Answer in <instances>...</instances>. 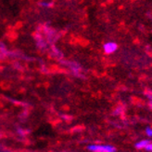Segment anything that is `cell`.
Here are the masks:
<instances>
[{"mask_svg": "<svg viewBox=\"0 0 152 152\" xmlns=\"http://www.w3.org/2000/svg\"><path fill=\"white\" fill-rule=\"evenodd\" d=\"M149 106L152 108V101H150V102H149Z\"/></svg>", "mask_w": 152, "mask_h": 152, "instance_id": "7", "label": "cell"}, {"mask_svg": "<svg viewBox=\"0 0 152 152\" xmlns=\"http://www.w3.org/2000/svg\"><path fill=\"white\" fill-rule=\"evenodd\" d=\"M52 5H53V3H51V2H45V1H43V2L40 3V6L44 7H50Z\"/></svg>", "mask_w": 152, "mask_h": 152, "instance_id": "4", "label": "cell"}, {"mask_svg": "<svg viewBox=\"0 0 152 152\" xmlns=\"http://www.w3.org/2000/svg\"><path fill=\"white\" fill-rule=\"evenodd\" d=\"M149 143H150L149 140H148V139H143V140H141V141L136 143L134 147H135L136 149H145V148L148 145Z\"/></svg>", "mask_w": 152, "mask_h": 152, "instance_id": "3", "label": "cell"}, {"mask_svg": "<svg viewBox=\"0 0 152 152\" xmlns=\"http://www.w3.org/2000/svg\"><path fill=\"white\" fill-rule=\"evenodd\" d=\"M145 133L148 136H149V137H151L152 136V128L151 127H147L146 130H145Z\"/></svg>", "mask_w": 152, "mask_h": 152, "instance_id": "5", "label": "cell"}, {"mask_svg": "<svg viewBox=\"0 0 152 152\" xmlns=\"http://www.w3.org/2000/svg\"><path fill=\"white\" fill-rule=\"evenodd\" d=\"M89 151L93 152H114L116 151V148L111 145H96V144H92L87 147Z\"/></svg>", "mask_w": 152, "mask_h": 152, "instance_id": "1", "label": "cell"}, {"mask_svg": "<svg viewBox=\"0 0 152 152\" xmlns=\"http://www.w3.org/2000/svg\"><path fill=\"white\" fill-rule=\"evenodd\" d=\"M145 149L147 150V151H152V143L150 142L148 145L145 148Z\"/></svg>", "mask_w": 152, "mask_h": 152, "instance_id": "6", "label": "cell"}, {"mask_svg": "<svg viewBox=\"0 0 152 152\" xmlns=\"http://www.w3.org/2000/svg\"><path fill=\"white\" fill-rule=\"evenodd\" d=\"M118 50V45L115 42H107L103 45V50L106 54H112Z\"/></svg>", "mask_w": 152, "mask_h": 152, "instance_id": "2", "label": "cell"}]
</instances>
